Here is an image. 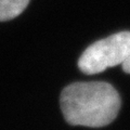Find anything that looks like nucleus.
<instances>
[{
    "mask_svg": "<svg viewBox=\"0 0 130 130\" xmlns=\"http://www.w3.org/2000/svg\"><path fill=\"white\" fill-rule=\"evenodd\" d=\"M60 102L68 124L91 128L111 124L120 109L118 92L103 81L72 84L62 91Z\"/></svg>",
    "mask_w": 130,
    "mask_h": 130,
    "instance_id": "1",
    "label": "nucleus"
},
{
    "mask_svg": "<svg viewBox=\"0 0 130 130\" xmlns=\"http://www.w3.org/2000/svg\"><path fill=\"white\" fill-rule=\"evenodd\" d=\"M129 55L130 31H120L89 46L78 60V67L85 74L93 75L123 64Z\"/></svg>",
    "mask_w": 130,
    "mask_h": 130,
    "instance_id": "2",
    "label": "nucleus"
},
{
    "mask_svg": "<svg viewBox=\"0 0 130 130\" xmlns=\"http://www.w3.org/2000/svg\"><path fill=\"white\" fill-rule=\"evenodd\" d=\"M29 0H0V22L16 18L25 10Z\"/></svg>",
    "mask_w": 130,
    "mask_h": 130,
    "instance_id": "3",
    "label": "nucleus"
},
{
    "mask_svg": "<svg viewBox=\"0 0 130 130\" xmlns=\"http://www.w3.org/2000/svg\"><path fill=\"white\" fill-rule=\"evenodd\" d=\"M121 65H123V70H124V72H125V73H127V74H130V55H129V58L126 60Z\"/></svg>",
    "mask_w": 130,
    "mask_h": 130,
    "instance_id": "4",
    "label": "nucleus"
}]
</instances>
